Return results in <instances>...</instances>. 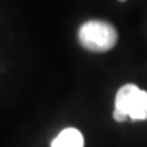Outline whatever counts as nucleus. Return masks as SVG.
Returning a JSON list of instances; mask_svg holds the SVG:
<instances>
[{
  "instance_id": "4",
  "label": "nucleus",
  "mask_w": 147,
  "mask_h": 147,
  "mask_svg": "<svg viewBox=\"0 0 147 147\" xmlns=\"http://www.w3.org/2000/svg\"><path fill=\"white\" fill-rule=\"evenodd\" d=\"M120 1H124V0H120Z\"/></svg>"
},
{
  "instance_id": "2",
  "label": "nucleus",
  "mask_w": 147,
  "mask_h": 147,
  "mask_svg": "<svg viewBox=\"0 0 147 147\" xmlns=\"http://www.w3.org/2000/svg\"><path fill=\"white\" fill-rule=\"evenodd\" d=\"M78 38L90 52H108L117 42V32L105 21H87L79 29Z\"/></svg>"
},
{
  "instance_id": "3",
  "label": "nucleus",
  "mask_w": 147,
  "mask_h": 147,
  "mask_svg": "<svg viewBox=\"0 0 147 147\" xmlns=\"http://www.w3.org/2000/svg\"><path fill=\"white\" fill-rule=\"evenodd\" d=\"M52 147H83V136L76 128H65L52 142Z\"/></svg>"
},
{
  "instance_id": "1",
  "label": "nucleus",
  "mask_w": 147,
  "mask_h": 147,
  "mask_svg": "<svg viewBox=\"0 0 147 147\" xmlns=\"http://www.w3.org/2000/svg\"><path fill=\"white\" fill-rule=\"evenodd\" d=\"M113 117L116 121H124L127 117L132 120H147V91L136 84H124L116 94Z\"/></svg>"
}]
</instances>
